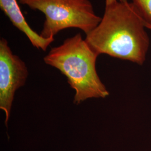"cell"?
Here are the masks:
<instances>
[{"instance_id": "obj_8", "label": "cell", "mask_w": 151, "mask_h": 151, "mask_svg": "<svg viewBox=\"0 0 151 151\" xmlns=\"http://www.w3.org/2000/svg\"><path fill=\"white\" fill-rule=\"evenodd\" d=\"M147 28H148V29H150V30H151V27H148Z\"/></svg>"}, {"instance_id": "obj_3", "label": "cell", "mask_w": 151, "mask_h": 151, "mask_svg": "<svg viewBox=\"0 0 151 151\" xmlns=\"http://www.w3.org/2000/svg\"><path fill=\"white\" fill-rule=\"evenodd\" d=\"M19 4L45 15L40 35L54 38L60 31L77 28L86 34L91 32L101 20L89 0H18Z\"/></svg>"}, {"instance_id": "obj_7", "label": "cell", "mask_w": 151, "mask_h": 151, "mask_svg": "<svg viewBox=\"0 0 151 151\" xmlns=\"http://www.w3.org/2000/svg\"><path fill=\"white\" fill-rule=\"evenodd\" d=\"M116 1L117 0H105V6L110 5Z\"/></svg>"}, {"instance_id": "obj_2", "label": "cell", "mask_w": 151, "mask_h": 151, "mask_svg": "<svg viewBox=\"0 0 151 151\" xmlns=\"http://www.w3.org/2000/svg\"><path fill=\"white\" fill-rule=\"evenodd\" d=\"M98 56L78 33L66 39L60 46L52 48L44 61L67 78L70 86L75 90L73 102L80 104L88 99H104L109 95L97 74Z\"/></svg>"}, {"instance_id": "obj_5", "label": "cell", "mask_w": 151, "mask_h": 151, "mask_svg": "<svg viewBox=\"0 0 151 151\" xmlns=\"http://www.w3.org/2000/svg\"><path fill=\"white\" fill-rule=\"evenodd\" d=\"M0 8L13 25L25 34L35 48L45 51L54 41V38H43L32 30L22 15L17 0H0Z\"/></svg>"}, {"instance_id": "obj_4", "label": "cell", "mask_w": 151, "mask_h": 151, "mask_svg": "<svg viewBox=\"0 0 151 151\" xmlns=\"http://www.w3.org/2000/svg\"><path fill=\"white\" fill-rule=\"evenodd\" d=\"M28 76L27 67L17 55L13 54L8 42L0 40V109L6 114L5 125L10 116L16 91L23 86Z\"/></svg>"}, {"instance_id": "obj_1", "label": "cell", "mask_w": 151, "mask_h": 151, "mask_svg": "<svg viewBox=\"0 0 151 151\" xmlns=\"http://www.w3.org/2000/svg\"><path fill=\"white\" fill-rule=\"evenodd\" d=\"M145 22L133 4L117 0L105 6L101 20L85 40L99 55L105 54L143 65L150 47Z\"/></svg>"}, {"instance_id": "obj_6", "label": "cell", "mask_w": 151, "mask_h": 151, "mask_svg": "<svg viewBox=\"0 0 151 151\" xmlns=\"http://www.w3.org/2000/svg\"><path fill=\"white\" fill-rule=\"evenodd\" d=\"M131 2L145 22L146 28L151 27V0H132Z\"/></svg>"}]
</instances>
